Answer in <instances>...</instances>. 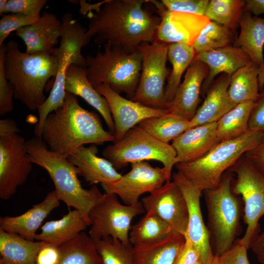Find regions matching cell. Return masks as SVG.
<instances>
[{
    "label": "cell",
    "mask_w": 264,
    "mask_h": 264,
    "mask_svg": "<svg viewBox=\"0 0 264 264\" xmlns=\"http://www.w3.org/2000/svg\"><path fill=\"white\" fill-rule=\"evenodd\" d=\"M211 264H220L219 257L217 256H215V258Z\"/></svg>",
    "instance_id": "54"
},
{
    "label": "cell",
    "mask_w": 264,
    "mask_h": 264,
    "mask_svg": "<svg viewBox=\"0 0 264 264\" xmlns=\"http://www.w3.org/2000/svg\"><path fill=\"white\" fill-rule=\"evenodd\" d=\"M62 22L53 13L44 11L36 22L16 31L26 46L25 52L52 53L61 37Z\"/></svg>",
    "instance_id": "20"
},
{
    "label": "cell",
    "mask_w": 264,
    "mask_h": 264,
    "mask_svg": "<svg viewBox=\"0 0 264 264\" xmlns=\"http://www.w3.org/2000/svg\"><path fill=\"white\" fill-rule=\"evenodd\" d=\"M138 125L150 134L167 144L192 128L190 121L170 112L159 117L145 119Z\"/></svg>",
    "instance_id": "35"
},
{
    "label": "cell",
    "mask_w": 264,
    "mask_h": 264,
    "mask_svg": "<svg viewBox=\"0 0 264 264\" xmlns=\"http://www.w3.org/2000/svg\"><path fill=\"white\" fill-rule=\"evenodd\" d=\"M104 264H133V246L108 237L93 240Z\"/></svg>",
    "instance_id": "39"
},
{
    "label": "cell",
    "mask_w": 264,
    "mask_h": 264,
    "mask_svg": "<svg viewBox=\"0 0 264 264\" xmlns=\"http://www.w3.org/2000/svg\"><path fill=\"white\" fill-rule=\"evenodd\" d=\"M20 44L11 40L6 44L4 73L13 86L14 98L31 110H35L46 98L44 90L47 82L57 76L59 57L52 53L33 54L22 52Z\"/></svg>",
    "instance_id": "3"
},
{
    "label": "cell",
    "mask_w": 264,
    "mask_h": 264,
    "mask_svg": "<svg viewBox=\"0 0 264 264\" xmlns=\"http://www.w3.org/2000/svg\"><path fill=\"white\" fill-rule=\"evenodd\" d=\"M145 212L141 201L133 205L123 204L117 195L104 193L88 214V235L93 240L110 237L130 243L132 221Z\"/></svg>",
    "instance_id": "10"
},
{
    "label": "cell",
    "mask_w": 264,
    "mask_h": 264,
    "mask_svg": "<svg viewBox=\"0 0 264 264\" xmlns=\"http://www.w3.org/2000/svg\"><path fill=\"white\" fill-rule=\"evenodd\" d=\"M247 248L237 239L231 248L220 257V264H251L248 260Z\"/></svg>",
    "instance_id": "45"
},
{
    "label": "cell",
    "mask_w": 264,
    "mask_h": 264,
    "mask_svg": "<svg viewBox=\"0 0 264 264\" xmlns=\"http://www.w3.org/2000/svg\"><path fill=\"white\" fill-rule=\"evenodd\" d=\"M174 264H195L199 261V254L192 242L187 237Z\"/></svg>",
    "instance_id": "47"
},
{
    "label": "cell",
    "mask_w": 264,
    "mask_h": 264,
    "mask_svg": "<svg viewBox=\"0 0 264 264\" xmlns=\"http://www.w3.org/2000/svg\"><path fill=\"white\" fill-rule=\"evenodd\" d=\"M237 36L236 31L210 21L201 31L192 46L197 55L233 45Z\"/></svg>",
    "instance_id": "37"
},
{
    "label": "cell",
    "mask_w": 264,
    "mask_h": 264,
    "mask_svg": "<svg viewBox=\"0 0 264 264\" xmlns=\"http://www.w3.org/2000/svg\"><path fill=\"white\" fill-rule=\"evenodd\" d=\"M168 44L155 40L138 47L142 57V67L138 87L132 100L148 107L167 109L164 85Z\"/></svg>",
    "instance_id": "11"
},
{
    "label": "cell",
    "mask_w": 264,
    "mask_h": 264,
    "mask_svg": "<svg viewBox=\"0 0 264 264\" xmlns=\"http://www.w3.org/2000/svg\"><path fill=\"white\" fill-rule=\"evenodd\" d=\"M243 155L256 169L264 174V139Z\"/></svg>",
    "instance_id": "48"
},
{
    "label": "cell",
    "mask_w": 264,
    "mask_h": 264,
    "mask_svg": "<svg viewBox=\"0 0 264 264\" xmlns=\"http://www.w3.org/2000/svg\"><path fill=\"white\" fill-rule=\"evenodd\" d=\"M208 73L207 65L196 56L174 99L167 105L170 113L187 121L193 119L198 109L202 84Z\"/></svg>",
    "instance_id": "19"
},
{
    "label": "cell",
    "mask_w": 264,
    "mask_h": 264,
    "mask_svg": "<svg viewBox=\"0 0 264 264\" xmlns=\"http://www.w3.org/2000/svg\"><path fill=\"white\" fill-rule=\"evenodd\" d=\"M43 243L0 229V264H37Z\"/></svg>",
    "instance_id": "31"
},
{
    "label": "cell",
    "mask_w": 264,
    "mask_h": 264,
    "mask_svg": "<svg viewBox=\"0 0 264 264\" xmlns=\"http://www.w3.org/2000/svg\"><path fill=\"white\" fill-rule=\"evenodd\" d=\"M95 144L82 146L67 156L68 160L79 170L80 175L89 184H110L120 179L122 175L107 159L97 155Z\"/></svg>",
    "instance_id": "21"
},
{
    "label": "cell",
    "mask_w": 264,
    "mask_h": 264,
    "mask_svg": "<svg viewBox=\"0 0 264 264\" xmlns=\"http://www.w3.org/2000/svg\"><path fill=\"white\" fill-rule=\"evenodd\" d=\"M65 90L79 96L95 109L104 118L110 132L113 135L115 127L108 103L91 85L86 74V67L71 64L66 76Z\"/></svg>",
    "instance_id": "25"
},
{
    "label": "cell",
    "mask_w": 264,
    "mask_h": 264,
    "mask_svg": "<svg viewBox=\"0 0 264 264\" xmlns=\"http://www.w3.org/2000/svg\"><path fill=\"white\" fill-rule=\"evenodd\" d=\"M153 3L161 17L155 40L167 44L180 43L192 46L203 29L210 22L204 15L168 10L162 2Z\"/></svg>",
    "instance_id": "15"
},
{
    "label": "cell",
    "mask_w": 264,
    "mask_h": 264,
    "mask_svg": "<svg viewBox=\"0 0 264 264\" xmlns=\"http://www.w3.org/2000/svg\"><path fill=\"white\" fill-rule=\"evenodd\" d=\"M173 180L180 187L188 210V224L185 237L192 242L203 264H211L215 258L207 226L203 221L200 198L202 191L178 172L172 175Z\"/></svg>",
    "instance_id": "18"
},
{
    "label": "cell",
    "mask_w": 264,
    "mask_h": 264,
    "mask_svg": "<svg viewBox=\"0 0 264 264\" xmlns=\"http://www.w3.org/2000/svg\"><path fill=\"white\" fill-rule=\"evenodd\" d=\"M258 83L259 89L260 90L264 87V62L262 66L260 67Z\"/></svg>",
    "instance_id": "52"
},
{
    "label": "cell",
    "mask_w": 264,
    "mask_h": 264,
    "mask_svg": "<svg viewBox=\"0 0 264 264\" xmlns=\"http://www.w3.org/2000/svg\"><path fill=\"white\" fill-rule=\"evenodd\" d=\"M236 176L232 187L241 196L243 203V220L246 225L244 234L240 239L247 249L259 234L260 218L264 215V174L256 169L243 155L230 169Z\"/></svg>",
    "instance_id": "9"
},
{
    "label": "cell",
    "mask_w": 264,
    "mask_h": 264,
    "mask_svg": "<svg viewBox=\"0 0 264 264\" xmlns=\"http://www.w3.org/2000/svg\"><path fill=\"white\" fill-rule=\"evenodd\" d=\"M88 226L89 224L82 214L74 209L59 220L46 221L35 240L59 247L75 238Z\"/></svg>",
    "instance_id": "26"
},
{
    "label": "cell",
    "mask_w": 264,
    "mask_h": 264,
    "mask_svg": "<svg viewBox=\"0 0 264 264\" xmlns=\"http://www.w3.org/2000/svg\"><path fill=\"white\" fill-rule=\"evenodd\" d=\"M104 46V51L85 57L88 81L94 88L106 84L119 94L125 93L132 100L141 74V53L138 49L131 51L108 44Z\"/></svg>",
    "instance_id": "7"
},
{
    "label": "cell",
    "mask_w": 264,
    "mask_h": 264,
    "mask_svg": "<svg viewBox=\"0 0 264 264\" xmlns=\"http://www.w3.org/2000/svg\"><path fill=\"white\" fill-rule=\"evenodd\" d=\"M26 140L18 133L0 137V198L8 200L23 184L32 166Z\"/></svg>",
    "instance_id": "12"
},
{
    "label": "cell",
    "mask_w": 264,
    "mask_h": 264,
    "mask_svg": "<svg viewBox=\"0 0 264 264\" xmlns=\"http://www.w3.org/2000/svg\"><path fill=\"white\" fill-rule=\"evenodd\" d=\"M0 20V46L13 31L32 24L40 18L24 16L20 14H3Z\"/></svg>",
    "instance_id": "41"
},
{
    "label": "cell",
    "mask_w": 264,
    "mask_h": 264,
    "mask_svg": "<svg viewBox=\"0 0 264 264\" xmlns=\"http://www.w3.org/2000/svg\"><path fill=\"white\" fill-rule=\"evenodd\" d=\"M245 10V0H210L204 14L215 22L236 31Z\"/></svg>",
    "instance_id": "38"
},
{
    "label": "cell",
    "mask_w": 264,
    "mask_h": 264,
    "mask_svg": "<svg viewBox=\"0 0 264 264\" xmlns=\"http://www.w3.org/2000/svg\"><path fill=\"white\" fill-rule=\"evenodd\" d=\"M148 0H106L90 5L87 36L97 44H108L129 51L152 43L161 17L144 7Z\"/></svg>",
    "instance_id": "1"
},
{
    "label": "cell",
    "mask_w": 264,
    "mask_h": 264,
    "mask_svg": "<svg viewBox=\"0 0 264 264\" xmlns=\"http://www.w3.org/2000/svg\"><path fill=\"white\" fill-rule=\"evenodd\" d=\"M185 241L184 236L173 232L158 242L133 246V264H174Z\"/></svg>",
    "instance_id": "29"
},
{
    "label": "cell",
    "mask_w": 264,
    "mask_h": 264,
    "mask_svg": "<svg viewBox=\"0 0 264 264\" xmlns=\"http://www.w3.org/2000/svg\"><path fill=\"white\" fill-rule=\"evenodd\" d=\"M42 138L51 151L67 156L85 144H103L114 140L105 130L98 114L81 107L77 96L66 91L63 106L49 113Z\"/></svg>",
    "instance_id": "2"
},
{
    "label": "cell",
    "mask_w": 264,
    "mask_h": 264,
    "mask_svg": "<svg viewBox=\"0 0 264 264\" xmlns=\"http://www.w3.org/2000/svg\"><path fill=\"white\" fill-rule=\"evenodd\" d=\"M196 56V52L191 45L180 43L168 44V59L172 64V69L165 88V98L167 105L174 99L180 84L183 73L189 67Z\"/></svg>",
    "instance_id": "33"
},
{
    "label": "cell",
    "mask_w": 264,
    "mask_h": 264,
    "mask_svg": "<svg viewBox=\"0 0 264 264\" xmlns=\"http://www.w3.org/2000/svg\"><path fill=\"white\" fill-rule=\"evenodd\" d=\"M26 146L29 160L46 171L59 200L80 212L89 225L88 214L103 194L96 185L84 189L78 177L79 169L66 156L50 150L42 138L32 137L26 141Z\"/></svg>",
    "instance_id": "4"
},
{
    "label": "cell",
    "mask_w": 264,
    "mask_h": 264,
    "mask_svg": "<svg viewBox=\"0 0 264 264\" xmlns=\"http://www.w3.org/2000/svg\"><path fill=\"white\" fill-rule=\"evenodd\" d=\"M207 65L209 73L203 82L200 95L204 97L216 76L226 73L231 76L240 68L252 62L249 57L241 48L231 45L196 55Z\"/></svg>",
    "instance_id": "24"
},
{
    "label": "cell",
    "mask_w": 264,
    "mask_h": 264,
    "mask_svg": "<svg viewBox=\"0 0 264 264\" xmlns=\"http://www.w3.org/2000/svg\"><path fill=\"white\" fill-rule=\"evenodd\" d=\"M55 191L49 192L40 202L34 204L24 213L17 216L0 218V229L18 234L29 240L34 241L36 231L44 220L60 205Z\"/></svg>",
    "instance_id": "22"
},
{
    "label": "cell",
    "mask_w": 264,
    "mask_h": 264,
    "mask_svg": "<svg viewBox=\"0 0 264 264\" xmlns=\"http://www.w3.org/2000/svg\"><path fill=\"white\" fill-rule=\"evenodd\" d=\"M250 248L256 255L259 262L261 264H264V231L255 237Z\"/></svg>",
    "instance_id": "49"
},
{
    "label": "cell",
    "mask_w": 264,
    "mask_h": 264,
    "mask_svg": "<svg viewBox=\"0 0 264 264\" xmlns=\"http://www.w3.org/2000/svg\"><path fill=\"white\" fill-rule=\"evenodd\" d=\"M161 1L171 11L204 15L209 0H162Z\"/></svg>",
    "instance_id": "43"
},
{
    "label": "cell",
    "mask_w": 264,
    "mask_h": 264,
    "mask_svg": "<svg viewBox=\"0 0 264 264\" xmlns=\"http://www.w3.org/2000/svg\"><path fill=\"white\" fill-rule=\"evenodd\" d=\"M251 14L259 15L264 14V0H245V10Z\"/></svg>",
    "instance_id": "51"
},
{
    "label": "cell",
    "mask_w": 264,
    "mask_h": 264,
    "mask_svg": "<svg viewBox=\"0 0 264 264\" xmlns=\"http://www.w3.org/2000/svg\"><path fill=\"white\" fill-rule=\"evenodd\" d=\"M248 130L264 132V87L254 102L248 122Z\"/></svg>",
    "instance_id": "44"
},
{
    "label": "cell",
    "mask_w": 264,
    "mask_h": 264,
    "mask_svg": "<svg viewBox=\"0 0 264 264\" xmlns=\"http://www.w3.org/2000/svg\"><path fill=\"white\" fill-rule=\"evenodd\" d=\"M131 170L118 181L101 184L105 193L118 196L124 204L137 203L139 197L151 193L171 180L163 167H153L147 161L132 163Z\"/></svg>",
    "instance_id": "13"
},
{
    "label": "cell",
    "mask_w": 264,
    "mask_h": 264,
    "mask_svg": "<svg viewBox=\"0 0 264 264\" xmlns=\"http://www.w3.org/2000/svg\"><path fill=\"white\" fill-rule=\"evenodd\" d=\"M231 76L221 74L209 87L202 105L190 121L192 128L206 123L217 122L224 114Z\"/></svg>",
    "instance_id": "30"
},
{
    "label": "cell",
    "mask_w": 264,
    "mask_h": 264,
    "mask_svg": "<svg viewBox=\"0 0 264 264\" xmlns=\"http://www.w3.org/2000/svg\"><path fill=\"white\" fill-rule=\"evenodd\" d=\"M141 202L146 211H152L174 230L185 237L188 224V210L184 196L173 180L143 197Z\"/></svg>",
    "instance_id": "14"
},
{
    "label": "cell",
    "mask_w": 264,
    "mask_h": 264,
    "mask_svg": "<svg viewBox=\"0 0 264 264\" xmlns=\"http://www.w3.org/2000/svg\"><path fill=\"white\" fill-rule=\"evenodd\" d=\"M253 105V101L241 103L217 121V135L220 142L237 138L248 131V122Z\"/></svg>",
    "instance_id": "36"
},
{
    "label": "cell",
    "mask_w": 264,
    "mask_h": 264,
    "mask_svg": "<svg viewBox=\"0 0 264 264\" xmlns=\"http://www.w3.org/2000/svg\"><path fill=\"white\" fill-rule=\"evenodd\" d=\"M6 44L0 46V114L4 115L10 112L14 108L13 98L14 89L8 82L4 73V57Z\"/></svg>",
    "instance_id": "40"
},
{
    "label": "cell",
    "mask_w": 264,
    "mask_h": 264,
    "mask_svg": "<svg viewBox=\"0 0 264 264\" xmlns=\"http://www.w3.org/2000/svg\"><path fill=\"white\" fill-rule=\"evenodd\" d=\"M174 230L152 211L132 226L129 241L132 246L146 245L158 242L168 237Z\"/></svg>",
    "instance_id": "32"
},
{
    "label": "cell",
    "mask_w": 264,
    "mask_h": 264,
    "mask_svg": "<svg viewBox=\"0 0 264 264\" xmlns=\"http://www.w3.org/2000/svg\"><path fill=\"white\" fill-rule=\"evenodd\" d=\"M59 248L61 256L58 264H104L93 240L84 232Z\"/></svg>",
    "instance_id": "34"
},
{
    "label": "cell",
    "mask_w": 264,
    "mask_h": 264,
    "mask_svg": "<svg viewBox=\"0 0 264 264\" xmlns=\"http://www.w3.org/2000/svg\"><path fill=\"white\" fill-rule=\"evenodd\" d=\"M216 187L203 191L210 243L215 256L229 250L237 239L242 215L240 197L232 189L233 173L228 170Z\"/></svg>",
    "instance_id": "6"
},
{
    "label": "cell",
    "mask_w": 264,
    "mask_h": 264,
    "mask_svg": "<svg viewBox=\"0 0 264 264\" xmlns=\"http://www.w3.org/2000/svg\"><path fill=\"white\" fill-rule=\"evenodd\" d=\"M259 70L260 67L251 62L231 76L224 109V114L241 103L255 101L260 90Z\"/></svg>",
    "instance_id": "27"
},
{
    "label": "cell",
    "mask_w": 264,
    "mask_h": 264,
    "mask_svg": "<svg viewBox=\"0 0 264 264\" xmlns=\"http://www.w3.org/2000/svg\"><path fill=\"white\" fill-rule=\"evenodd\" d=\"M264 139V132L248 131L242 135L219 142L202 157L176 164L177 172L201 190L218 185L223 174L247 151Z\"/></svg>",
    "instance_id": "5"
},
{
    "label": "cell",
    "mask_w": 264,
    "mask_h": 264,
    "mask_svg": "<svg viewBox=\"0 0 264 264\" xmlns=\"http://www.w3.org/2000/svg\"><path fill=\"white\" fill-rule=\"evenodd\" d=\"M195 264H203L200 261H198Z\"/></svg>",
    "instance_id": "55"
},
{
    "label": "cell",
    "mask_w": 264,
    "mask_h": 264,
    "mask_svg": "<svg viewBox=\"0 0 264 264\" xmlns=\"http://www.w3.org/2000/svg\"><path fill=\"white\" fill-rule=\"evenodd\" d=\"M59 247L43 242L36 259L37 264H58L60 259Z\"/></svg>",
    "instance_id": "46"
},
{
    "label": "cell",
    "mask_w": 264,
    "mask_h": 264,
    "mask_svg": "<svg viewBox=\"0 0 264 264\" xmlns=\"http://www.w3.org/2000/svg\"><path fill=\"white\" fill-rule=\"evenodd\" d=\"M217 121L191 128L172 141L177 163L196 160L219 143Z\"/></svg>",
    "instance_id": "23"
},
{
    "label": "cell",
    "mask_w": 264,
    "mask_h": 264,
    "mask_svg": "<svg viewBox=\"0 0 264 264\" xmlns=\"http://www.w3.org/2000/svg\"><path fill=\"white\" fill-rule=\"evenodd\" d=\"M46 0H8L4 13L20 14L39 18Z\"/></svg>",
    "instance_id": "42"
},
{
    "label": "cell",
    "mask_w": 264,
    "mask_h": 264,
    "mask_svg": "<svg viewBox=\"0 0 264 264\" xmlns=\"http://www.w3.org/2000/svg\"><path fill=\"white\" fill-rule=\"evenodd\" d=\"M20 132V130L14 120L4 119L0 120V137L18 133Z\"/></svg>",
    "instance_id": "50"
},
{
    "label": "cell",
    "mask_w": 264,
    "mask_h": 264,
    "mask_svg": "<svg viewBox=\"0 0 264 264\" xmlns=\"http://www.w3.org/2000/svg\"><path fill=\"white\" fill-rule=\"evenodd\" d=\"M117 170L135 162L156 160L163 165L169 178L177 163L176 151L171 144L163 143L136 125L118 141L106 147L102 152Z\"/></svg>",
    "instance_id": "8"
},
{
    "label": "cell",
    "mask_w": 264,
    "mask_h": 264,
    "mask_svg": "<svg viewBox=\"0 0 264 264\" xmlns=\"http://www.w3.org/2000/svg\"><path fill=\"white\" fill-rule=\"evenodd\" d=\"M59 57V67L53 86L44 102L38 108L39 120L34 132L35 136L42 138V128L47 115L63 106L66 91L65 85L67 69L71 64L85 66L86 58L81 50L70 39L62 35L59 45L54 49Z\"/></svg>",
    "instance_id": "17"
},
{
    "label": "cell",
    "mask_w": 264,
    "mask_h": 264,
    "mask_svg": "<svg viewBox=\"0 0 264 264\" xmlns=\"http://www.w3.org/2000/svg\"><path fill=\"white\" fill-rule=\"evenodd\" d=\"M239 27L240 33L233 45L242 50L260 67L264 62V18L252 16L244 10Z\"/></svg>",
    "instance_id": "28"
},
{
    "label": "cell",
    "mask_w": 264,
    "mask_h": 264,
    "mask_svg": "<svg viewBox=\"0 0 264 264\" xmlns=\"http://www.w3.org/2000/svg\"><path fill=\"white\" fill-rule=\"evenodd\" d=\"M94 88L108 103L115 127L113 142L119 141L129 130L144 120L169 113L167 109L152 108L126 99L106 84L98 85Z\"/></svg>",
    "instance_id": "16"
},
{
    "label": "cell",
    "mask_w": 264,
    "mask_h": 264,
    "mask_svg": "<svg viewBox=\"0 0 264 264\" xmlns=\"http://www.w3.org/2000/svg\"><path fill=\"white\" fill-rule=\"evenodd\" d=\"M8 0H0V14L1 15L4 13L6 8Z\"/></svg>",
    "instance_id": "53"
}]
</instances>
